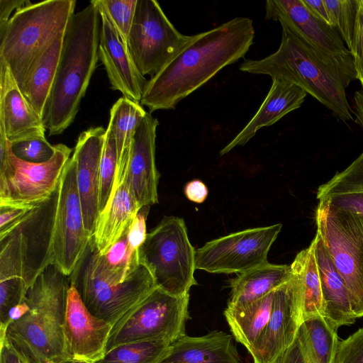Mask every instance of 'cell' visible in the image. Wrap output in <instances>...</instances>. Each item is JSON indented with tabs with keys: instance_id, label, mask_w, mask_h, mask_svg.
Masks as SVG:
<instances>
[{
	"instance_id": "7",
	"label": "cell",
	"mask_w": 363,
	"mask_h": 363,
	"mask_svg": "<svg viewBox=\"0 0 363 363\" xmlns=\"http://www.w3.org/2000/svg\"><path fill=\"white\" fill-rule=\"evenodd\" d=\"M315 224L347 286L354 315L363 316V214L319 203Z\"/></svg>"
},
{
	"instance_id": "5",
	"label": "cell",
	"mask_w": 363,
	"mask_h": 363,
	"mask_svg": "<svg viewBox=\"0 0 363 363\" xmlns=\"http://www.w3.org/2000/svg\"><path fill=\"white\" fill-rule=\"evenodd\" d=\"M76 2L30 1L15 11L0 33V57L9 66L20 89L47 48L65 33Z\"/></svg>"
},
{
	"instance_id": "30",
	"label": "cell",
	"mask_w": 363,
	"mask_h": 363,
	"mask_svg": "<svg viewBox=\"0 0 363 363\" xmlns=\"http://www.w3.org/2000/svg\"><path fill=\"white\" fill-rule=\"evenodd\" d=\"M64 33L55 39L47 48L21 89L41 118L55 80Z\"/></svg>"
},
{
	"instance_id": "3",
	"label": "cell",
	"mask_w": 363,
	"mask_h": 363,
	"mask_svg": "<svg viewBox=\"0 0 363 363\" xmlns=\"http://www.w3.org/2000/svg\"><path fill=\"white\" fill-rule=\"evenodd\" d=\"M70 277L48 263L36 273L24 301L29 310L7 328L5 338L30 363H66L62 325Z\"/></svg>"
},
{
	"instance_id": "38",
	"label": "cell",
	"mask_w": 363,
	"mask_h": 363,
	"mask_svg": "<svg viewBox=\"0 0 363 363\" xmlns=\"http://www.w3.org/2000/svg\"><path fill=\"white\" fill-rule=\"evenodd\" d=\"M55 145L46 138H36L11 143V150L18 158L40 163L49 160L55 153Z\"/></svg>"
},
{
	"instance_id": "22",
	"label": "cell",
	"mask_w": 363,
	"mask_h": 363,
	"mask_svg": "<svg viewBox=\"0 0 363 363\" xmlns=\"http://www.w3.org/2000/svg\"><path fill=\"white\" fill-rule=\"evenodd\" d=\"M306 94L303 89L294 84L272 79L271 88L255 116L220 151V155H225L235 147L245 145L259 129L273 125L285 115L298 108Z\"/></svg>"
},
{
	"instance_id": "40",
	"label": "cell",
	"mask_w": 363,
	"mask_h": 363,
	"mask_svg": "<svg viewBox=\"0 0 363 363\" xmlns=\"http://www.w3.org/2000/svg\"><path fill=\"white\" fill-rule=\"evenodd\" d=\"M333 363H363V328L338 342Z\"/></svg>"
},
{
	"instance_id": "23",
	"label": "cell",
	"mask_w": 363,
	"mask_h": 363,
	"mask_svg": "<svg viewBox=\"0 0 363 363\" xmlns=\"http://www.w3.org/2000/svg\"><path fill=\"white\" fill-rule=\"evenodd\" d=\"M141 208L126 182L113 190L99 213L91 242L100 255H104L122 236Z\"/></svg>"
},
{
	"instance_id": "42",
	"label": "cell",
	"mask_w": 363,
	"mask_h": 363,
	"mask_svg": "<svg viewBox=\"0 0 363 363\" xmlns=\"http://www.w3.org/2000/svg\"><path fill=\"white\" fill-rule=\"evenodd\" d=\"M357 3L359 7L354 26L352 49L350 52L354 59L358 79L363 76V5L360 4L358 0Z\"/></svg>"
},
{
	"instance_id": "9",
	"label": "cell",
	"mask_w": 363,
	"mask_h": 363,
	"mask_svg": "<svg viewBox=\"0 0 363 363\" xmlns=\"http://www.w3.org/2000/svg\"><path fill=\"white\" fill-rule=\"evenodd\" d=\"M189 302V294L177 296L157 287L113 325L106 352L140 341L161 340L172 344L186 335Z\"/></svg>"
},
{
	"instance_id": "34",
	"label": "cell",
	"mask_w": 363,
	"mask_h": 363,
	"mask_svg": "<svg viewBox=\"0 0 363 363\" xmlns=\"http://www.w3.org/2000/svg\"><path fill=\"white\" fill-rule=\"evenodd\" d=\"M116 164L115 139L111 131L106 128L99 169V213L104 209L112 193Z\"/></svg>"
},
{
	"instance_id": "39",
	"label": "cell",
	"mask_w": 363,
	"mask_h": 363,
	"mask_svg": "<svg viewBox=\"0 0 363 363\" xmlns=\"http://www.w3.org/2000/svg\"><path fill=\"white\" fill-rule=\"evenodd\" d=\"M39 208L0 206V240L33 218Z\"/></svg>"
},
{
	"instance_id": "25",
	"label": "cell",
	"mask_w": 363,
	"mask_h": 363,
	"mask_svg": "<svg viewBox=\"0 0 363 363\" xmlns=\"http://www.w3.org/2000/svg\"><path fill=\"white\" fill-rule=\"evenodd\" d=\"M146 113L140 103L123 96L118 99L110 110L107 128L113 135L117 152L113 190L125 180L134 135Z\"/></svg>"
},
{
	"instance_id": "28",
	"label": "cell",
	"mask_w": 363,
	"mask_h": 363,
	"mask_svg": "<svg viewBox=\"0 0 363 363\" xmlns=\"http://www.w3.org/2000/svg\"><path fill=\"white\" fill-rule=\"evenodd\" d=\"M274 291L238 308H228L224 315L236 340L250 353L269 318Z\"/></svg>"
},
{
	"instance_id": "2",
	"label": "cell",
	"mask_w": 363,
	"mask_h": 363,
	"mask_svg": "<svg viewBox=\"0 0 363 363\" xmlns=\"http://www.w3.org/2000/svg\"><path fill=\"white\" fill-rule=\"evenodd\" d=\"M100 14L90 3L66 27L55 80L43 122L49 136L62 134L74 121L99 60Z\"/></svg>"
},
{
	"instance_id": "29",
	"label": "cell",
	"mask_w": 363,
	"mask_h": 363,
	"mask_svg": "<svg viewBox=\"0 0 363 363\" xmlns=\"http://www.w3.org/2000/svg\"><path fill=\"white\" fill-rule=\"evenodd\" d=\"M290 266L298 284L302 321L316 315L323 316V299L313 240L296 255Z\"/></svg>"
},
{
	"instance_id": "45",
	"label": "cell",
	"mask_w": 363,
	"mask_h": 363,
	"mask_svg": "<svg viewBox=\"0 0 363 363\" xmlns=\"http://www.w3.org/2000/svg\"><path fill=\"white\" fill-rule=\"evenodd\" d=\"M29 2L27 0H0V33L6 26L13 11L21 9Z\"/></svg>"
},
{
	"instance_id": "24",
	"label": "cell",
	"mask_w": 363,
	"mask_h": 363,
	"mask_svg": "<svg viewBox=\"0 0 363 363\" xmlns=\"http://www.w3.org/2000/svg\"><path fill=\"white\" fill-rule=\"evenodd\" d=\"M171 345L162 363H241L232 336L222 331L200 337L185 335Z\"/></svg>"
},
{
	"instance_id": "50",
	"label": "cell",
	"mask_w": 363,
	"mask_h": 363,
	"mask_svg": "<svg viewBox=\"0 0 363 363\" xmlns=\"http://www.w3.org/2000/svg\"><path fill=\"white\" fill-rule=\"evenodd\" d=\"M358 79L360 81V82H361V84H362V85L363 86V76L359 77Z\"/></svg>"
},
{
	"instance_id": "33",
	"label": "cell",
	"mask_w": 363,
	"mask_h": 363,
	"mask_svg": "<svg viewBox=\"0 0 363 363\" xmlns=\"http://www.w3.org/2000/svg\"><path fill=\"white\" fill-rule=\"evenodd\" d=\"M21 227L0 240V281L23 278L29 287L27 272L28 241Z\"/></svg>"
},
{
	"instance_id": "47",
	"label": "cell",
	"mask_w": 363,
	"mask_h": 363,
	"mask_svg": "<svg viewBox=\"0 0 363 363\" xmlns=\"http://www.w3.org/2000/svg\"><path fill=\"white\" fill-rule=\"evenodd\" d=\"M301 1L307 9L315 17L330 26H333L323 0Z\"/></svg>"
},
{
	"instance_id": "37",
	"label": "cell",
	"mask_w": 363,
	"mask_h": 363,
	"mask_svg": "<svg viewBox=\"0 0 363 363\" xmlns=\"http://www.w3.org/2000/svg\"><path fill=\"white\" fill-rule=\"evenodd\" d=\"M28 289L23 278L0 281V342L5 339V326L10 310L24 301Z\"/></svg>"
},
{
	"instance_id": "11",
	"label": "cell",
	"mask_w": 363,
	"mask_h": 363,
	"mask_svg": "<svg viewBox=\"0 0 363 363\" xmlns=\"http://www.w3.org/2000/svg\"><path fill=\"white\" fill-rule=\"evenodd\" d=\"M70 277L88 310L113 325L157 287L149 269L142 263L123 283L104 278L86 254Z\"/></svg>"
},
{
	"instance_id": "18",
	"label": "cell",
	"mask_w": 363,
	"mask_h": 363,
	"mask_svg": "<svg viewBox=\"0 0 363 363\" xmlns=\"http://www.w3.org/2000/svg\"><path fill=\"white\" fill-rule=\"evenodd\" d=\"M106 130L101 126L82 132L72 157L77 163V183L85 228L91 238L99 216V169Z\"/></svg>"
},
{
	"instance_id": "49",
	"label": "cell",
	"mask_w": 363,
	"mask_h": 363,
	"mask_svg": "<svg viewBox=\"0 0 363 363\" xmlns=\"http://www.w3.org/2000/svg\"><path fill=\"white\" fill-rule=\"evenodd\" d=\"M354 99L356 110L354 114L357 117V122H358L363 128V91H356Z\"/></svg>"
},
{
	"instance_id": "14",
	"label": "cell",
	"mask_w": 363,
	"mask_h": 363,
	"mask_svg": "<svg viewBox=\"0 0 363 363\" xmlns=\"http://www.w3.org/2000/svg\"><path fill=\"white\" fill-rule=\"evenodd\" d=\"M265 11L266 20L279 21L352 80L357 79L352 55L338 30L315 17L301 0H268Z\"/></svg>"
},
{
	"instance_id": "17",
	"label": "cell",
	"mask_w": 363,
	"mask_h": 363,
	"mask_svg": "<svg viewBox=\"0 0 363 363\" xmlns=\"http://www.w3.org/2000/svg\"><path fill=\"white\" fill-rule=\"evenodd\" d=\"M158 120L149 112L134 135L125 182L142 208L158 203L160 173L155 164L156 130Z\"/></svg>"
},
{
	"instance_id": "16",
	"label": "cell",
	"mask_w": 363,
	"mask_h": 363,
	"mask_svg": "<svg viewBox=\"0 0 363 363\" xmlns=\"http://www.w3.org/2000/svg\"><path fill=\"white\" fill-rule=\"evenodd\" d=\"M302 322L298 284L292 274L274 291L269 318L250 353L253 363H275L294 342Z\"/></svg>"
},
{
	"instance_id": "31",
	"label": "cell",
	"mask_w": 363,
	"mask_h": 363,
	"mask_svg": "<svg viewBox=\"0 0 363 363\" xmlns=\"http://www.w3.org/2000/svg\"><path fill=\"white\" fill-rule=\"evenodd\" d=\"M296 335L303 344L311 363H333L339 342L337 331L321 315L303 320Z\"/></svg>"
},
{
	"instance_id": "13",
	"label": "cell",
	"mask_w": 363,
	"mask_h": 363,
	"mask_svg": "<svg viewBox=\"0 0 363 363\" xmlns=\"http://www.w3.org/2000/svg\"><path fill=\"white\" fill-rule=\"evenodd\" d=\"M55 153L40 163L26 162L11 150V169L0 174V206L40 208L55 195L72 149L55 145Z\"/></svg>"
},
{
	"instance_id": "21",
	"label": "cell",
	"mask_w": 363,
	"mask_h": 363,
	"mask_svg": "<svg viewBox=\"0 0 363 363\" xmlns=\"http://www.w3.org/2000/svg\"><path fill=\"white\" fill-rule=\"evenodd\" d=\"M313 240L323 294V317L337 331L342 325L352 324L357 318L352 310L347 286L328 253L318 232L316 231Z\"/></svg>"
},
{
	"instance_id": "44",
	"label": "cell",
	"mask_w": 363,
	"mask_h": 363,
	"mask_svg": "<svg viewBox=\"0 0 363 363\" xmlns=\"http://www.w3.org/2000/svg\"><path fill=\"white\" fill-rule=\"evenodd\" d=\"M0 363H30L6 338L0 342Z\"/></svg>"
},
{
	"instance_id": "8",
	"label": "cell",
	"mask_w": 363,
	"mask_h": 363,
	"mask_svg": "<svg viewBox=\"0 0 363 363\" xmlns=\"http://www.w3.org/2000/svg\"><path fill=\"white\" fill-rule=\"evenodd\" d=\"M55 196L47 254L39 269L52 263L70 277L91 242L85 228L77 189V163L72 156L62 171Z\"/></svg>"
},
{
	"instance_id": "4",
	"label": "cell",
	"mask_w": 363,
	"mask_h": 363,
	"mask_svg": "<svg viewBox=\"0 0 363 363\" xmlns=\"http://www.w3.org/2000/svg\"><path fill=\"white\" fill-rule=\"evenodd\" d=\"M240 70L294 84L340 120H353L354 112L345 90L353 80L285 27H282L281 43L276 52L261 60H245Z\"/></svg>"
},
{
	"instance_id": "6",
	"label": "cell",
	"mask_w": 363,
	"mask_h": 363,
	"mask_svg": "<svg viewBox=\"0 0 363 363\" xmlns=\"http://www.w3.org/2000/svg\"><path fill=\"white\" fill-rule=\"evenodd\" d=\"M182 218L164 216L147 234L140 259L152 273L157 287L177 296L189 294L194 278L196 250Z\"/></svg>"
},
{
	"instance_id": "48",
	"label": "cell",
	"mask_w": 363,
	"mask_h": 363,
	"mask_svg": "<svg viewBox=\"0 0 363 363\" xmlns=\"http://www.w3.org/2000/svg\"><path fill=\"white\" fill-rule=\"evenodd\" d=\"M29 310V306L27 303L23 301L22 303L16 305L13 308H12L9 314L8 318L5 326V336L6 331L8 326L13 321L19 319L22 317Z\"/></svg>"
},
{
	"instance_id": "27",
	"label": "cell",
	"mask_w": 363,
	"mask_h": 363,
	"mask_svg": "<svg viewBox=\"0 0 363 363\" xmlns=\"http://www.w3.org/2000/svg\"><path fill=\"white\" fill-rule=\"evenodd\" d=\"M316 198L320 203L363 214V152L320 185Z\"/></svg>"
},
{
	"instance_id": "19",
	"label": "cell",
	"mask_w": 363,
	"mask_h": 363,
	"mask_svg": "<svg viewBox=\"0 0 363 363\" xmlns=\"http://www.w3.org/2000/svg\"><path fill=\"white\" fill-rule=\"evenodd\" d=\"M99 13L101 25L98 56L104 66L111 88L121 91L123 97L140 103L147 80L137 68L110 21L103 13Z\"/></svg>"
},
{
	"instance_id": "1",
	"label": "cell",
	"mask_w": 363,
	"mask_h": 363,
	"mask_svg": "<svg viewBox=\"0 0 363 363\" xmlns=\"http://www.w3.org/2000/svg\"><path fill=\"white\" fill-rule=\"evenodd\" d=\"M252 20L236 17L194 40L159 72L147 80L140 104L151 113L174 109L220 70L242 58L254 43Z\"/></svg>"
},
{
	"instance_id": "51",
	"label": "cell",
	"mask_w": 363,
	"mask_h": 363,
	"mask_svg": "<svg viewBox=\"0 0 363 363\" xmlns=\"http://www.w3.org/2000/svg\"><path fill=\"white\" fill-rule=\"evenodd\" d=\"M66 363H79V362H67Z\"/></svg>"
},
{
	"instance_id": "15",
	"label": "cell",
	"mask_w": 363,
	"mask_h": 363,
	"mask_svg": "<svg viewBox=\"0 0 363 363\" xmlns=\"http://www.w3.org/2000/svg\"><path fill=\"white\" fill-rule=\"evenodd\" d=\"M113 325L93 315L76 286L70 282L62 325L68 362L96 363L106 353Z\"/></svg>"
},
{
	"instance_id": "41",
	"label": "cell",
	"mask_w": 363,
	"mask_h": 363,
	"mask_svg": "<svg viewBox=\"0 0 363 363\" xmlns=\"http://www.w3.org/2000/svg\"><path fill=\"white\" fill-rule=\"evenodd\" d=\"M150 206H143L138 212L128 232V241L130 248L140 252L144 243L146 233V220L150 211Z\"/></svg>"
},
{
	"instance_id": "26",
	"label": "cell",
	"mask_w": 363,
	"mask_h": 363,
	"mask_svg": "<svg viewBox=\"0 0 363 363\" xmlns=\"http://www.w3.org/2000/svg\"><path fill=\"white\" fill-rule=\"evenodd\" d=\"M291 276L290 265L269 262L240 273L230 280L231 294L227 308H238L250 303L277 289Z\"/></svg>"
},
{
	"instance_id": "20",
	"label": "cell",
	"mask_w": 363,
	"mask_h": 363,
	"mask_svg": "<svg viewBox=\"0 0 363 363\" xmlns=\"http://www.w3.org/2000/svg\"><path fill=\"white\" fill-rule=\"evenodd\" d=\"M0 125L11 143L46 138L41 116L20 89L6 62L0 57Z\"/></svg>"
},
{
	"instance_id": "46",
	"label": "cell",
	"mask_w": 363,
	"mask_h": 363,
	"mask_svg": "<svg viewBox=\"0 0 363 363\" xmlns=\"http://www.w3.org/2000/svg\"><path fill=\"white\" fill-rule=\"evenodd\" d=\"M184 192L191 201L201 203L208 196V189L205 184L199 180H193L187 183Z\"/></svg>"
},
{
	"instance_id": "32",
	"label": "cell",
	"mask_w": 363,
	"mask_h": 363,
	"mask_svg": "<svg viewBox=\"0 0 363 363\" xmlns=\"http://www.w3.org/2000/svg\"><path fill=\"white\" fill-rule=\"evenodd\" d=\"M171 345L161 340L126 343L108 350L96 363H162L169 354Z\"/></svg>"
},
{
	"instance_id": "12",
	"label": "cell",
	"mask_w": 363,
	"mask_h": 363,
	"mask_svg": "<svg viewBox=\"0 0 363 363\" xmlns=\"http://www.w3.org/2000/svg\"><path fill=\"white\" fill-rule=\"evenodd\" d=\"M281 228L277 223L250 228L207 242L196 250V269L240 274L263 265Z\"/></svg>"
},
{
	"instance_id": "43",
	"label": "cell",
	"mask_w": 363,
	"mask_h": 363,
	"mask_svg": "<svg viewBox=\"0 0 363 363\" xmlns=\"http://www.w3.org/2000/svg\"><path fill=\"white\" fill-rule=\"evenodd\" d=\"M275 363H311L301 340L296 335L292 344L281 354Z\"/></svg>"
},
{
	"instance_id": "35",
	"label": "cell",
	"mask_w": 363,
	"mask_h": 363,
	"mask_svg": "<svg viewBox=\"0 0 363 363\" xmlns=\"http://www.w3.org/2000/svg\"><path fill=\"white\" fill-rule=\"evenodd\" d=\"M138 0H91L99 12L103 13L116 29L120 39L128 46ZM128 48V47H127Z\"/></svg>"
},
{
	"instance_id": "10",
	"label": "cell",
	"mask_w": 363,
	"mask_h": 363,
	"mask_svg": "<svg viewBox=\"0 0 363 363\" xmlns=\"http://www.w3.org/2000/svg\"><path fill=\"white\" fill-rule=\"evenodd\" d=\"M179 32L155 0H138L128 50L140 72L155 76L194 40Z\"/></svg>"
},
{
	"instance_id": "36",
	"label": "cell",
	"mask_w": 363,
	"mask_h": 363,
	"mask_svg": "<svg viewBox=\"0 0 363 363\" xmlns=\"http://www.w3.org/2000/svg\"><path fill=\"white\" fill-rule=\"evenodd\" d=\"M332 25L338 30L351 52L358 11L357 0H323Z\"/></svg>"
}]
</instances>
